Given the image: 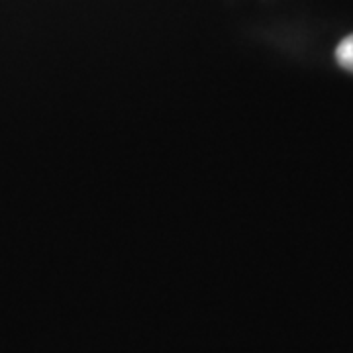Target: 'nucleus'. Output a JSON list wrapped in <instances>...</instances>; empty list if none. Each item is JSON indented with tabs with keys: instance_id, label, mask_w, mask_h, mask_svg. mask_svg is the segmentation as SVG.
Masks as SVG:
<instances>
[{
	"instance_id": "obj_1",
	"label": "nucleus",
	"mask_w": 353,
	"mask_h": 353,
	"mask_svg": "<svg viewBox=\"0 0 353 353\" xmlns=\"http://www.w3.org/2000/svg\"><path fill=\"white\" fill-rule=\"evenodd\" d=\"M336 59H338V63L343 69H347V71L353 73V34L347 36L345 39H341V43L336 50Z\"/></svg>"
}]
</instances>
